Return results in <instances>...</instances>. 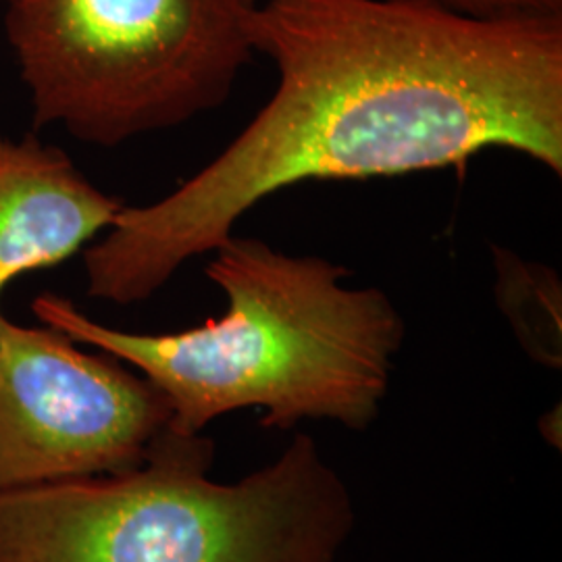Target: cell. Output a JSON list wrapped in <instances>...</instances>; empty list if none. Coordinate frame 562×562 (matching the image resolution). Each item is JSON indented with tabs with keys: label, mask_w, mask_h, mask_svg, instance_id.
I'll use <instances>...</instances> for the list:
<instances>
[{
	"label": "cell",
	"mask_w": 562,
	"mask_h": 562,
	"mask_svg": "<svg viewBox=\"0 0 562 562\" xmlns=\"http://www.w3.org/2000/svg\"><path fill=\"white\" fill-rule=\"evenodd\" d=\"M280 81L238 138L81 252L97 301H148L259 202L302 181L457 167L490 148L562 176V18L475 20L434 0H261Z\"/></svg>",
	"instance_id": "obj_1"
},
{
	"label": "cell",
	"mask_w": 562,
	"mask_h": 562,
	"mask_svg": "<svg viewBox=\"0 0 562 562\" xmlns=\"http://www.w3.org/2000/svg\"><path fill=\"white\" fill-rule=\"evenodd\" d=\"M211 255L204 273L227 308L183 331L113 329L57 294L34 299L32 311L144 375L171 408L169 427L183 436L241 408H261L269 429L329 419L362 431L375 422L404 341L390 296L346 285L341 265L236 232Z\"/></svg>",
	"instance_id": "obj_2"
},
{
	"label": "cell",
	"mask_w": 562,
	"mask_h": 562,
	"mask_svg": "<svg viewBox=\"0 0 562 562\" xmlns=\"http://www.w3.org/2000/svg\"><path fill=\"white\" fill-rule=\"evenodd\" d=\"M213 454L167 427L130 471L0 492V562H338L355 506L311 436L229 485Z\"/></svg>",
	"instance_id": "obj_3"
},
{
	"label": "cell",
	"mask_w": 562,
	"mask_h": 562,
	"mask_svg": "<svg viewBox=\"0 0 562 562\" xmlns=\"http://www.w3.org/2000/svg\"><path fill=\"white\" fill-rule=\"evenodd\" d=\"M261 0H20L7 38L34 127L120 146L229 97Z\"/></svg>",
	"instance_id": "obj_4"
},
{
	"label": "cell",
	"mask_w": 562,
	"mask_h": 562,
	"mask_svg": "<svg viewBox=\"0 0 562 562\" xmlns=\"http://www.w3.org/2000/svg\"><path fill=\"white\" fill-rule=\"evenodd\" d=\"M169 422L165 396L125 362L0 313V492L130 471Z\"/></svg>",
	"instance_id": "obj_5"
},
{
	"label": "cell",
	"mask_w": 562,
	"mask_h": 562,
	"mask_svg": "<svg viewBox=\"0 0 562 562\" xmlns=\"http://www.w3.org/2000/svg\"><path fill=\"white\" fill-rule=\"evenodd\" d=\"M123 206L59 146L0 132V296L21 276L83 252Z\"/></svg>",
	"instance_id": "obj_6"
},
{
	"label": "cell",
	"mask_w": 562,
	"mask_h": 562,
	"mask_svg": "<svg viewBox=\"0 0 562 562\" xmlns=\"http://www.w3.org/2000/svg\"><path fill=\"white\" fill-rule=\"evenodd\" d=\"M496 301L533 361L561 369L562 285L554 269L492 246Z\"/></svg>",
	"instance_id": "obj_7"
},
{
	"label": "cell",
	"mask_w": 562,
	"mask_h": 562,
	"mask_svg": "<svg viewBox=\"0 0 562 562\" xmlns=\"http://www.w3.org/2000/svg\"><path fill=\"white\" fill-rule=\"evenodd\" d=\"M443 9L475 20L562 18V0H434Z\"/></svg>",
	"instance_id": "obj_8"
},
{
	"label": "cell",
	"mask_w": 562,
	"mask_h": 562,
	"mask_svg": "<svg viewBox=\"0 0 562 562\" xmlns=\"http://www.w3.org/2000/svg\"><path fill=\"white\" fill-rule=\"evenodd\" d=\"M4 2H7V7H9V4H15V2H20V0H4Z\"/></svg>",
	"instance_id": "obj_9"
}]
</instances>
